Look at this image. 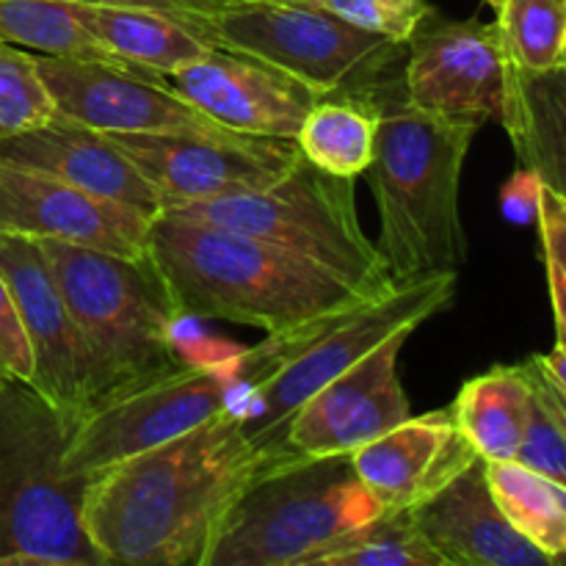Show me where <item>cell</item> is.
Returning <instances> with one entry per match:
<instances>
[{
    "mask_svg": "<svg viewBox=\"0 0 566 566\" xmlns=\"http://www.w3.org/2000/svg\"><path fill=\"white\" fill-rule=\"evenodd\" d=\"M412 517L446 566H551L501 512L481 457L418 503Z\"/></svg>",
    "mask_w": 566,
    "mask_h": 566,
    "instance_id": "18",
    "label": "cell"
},
{
    "mask_svg": "<svg viewBox=\"0 0 566 566\" xmlns=\"http://www.w3.org/2000/svg\"><path fill=\"white\" fill-rule=\"evenodd\" d=\"M558 70H562L564 75H566V48H564V55H562V66H558Z\"/></svg>",
    "mask_w": 566,
    "mask_h": 566,
    "instance_id": "40",
    "label": "cell"
},
{
    "mask_svg": "<svg viewBox=\"0 0 566 566\" xmlns=\"http://www.w3.org/2000/svg\"><path fill=\"white\" fill-rule=\"evenodd\" d=\"M536 224H539L553 318H556V348H566V202L545 182L539 188Z\"/></svg>",
    "mask_w": 566,
    "mask_h": 566,
    "instance_id": "32",
    "label": "cell"
},
{
    "mask_svg": "<svg viewBox=\"0 0 566 566\" xmlns=\"http://www.w3.org/2000/svg\"><path fill=\"white\" fill-rule=\"evenodd\" d=\"M260 475V453L230 403L216 418L125 459L92 481L83 525L103 564L202 566L232 503Z\"/></svg>",
    "mask_w": 566,
    "mask_h": 566,
    "instance_id": "1",
    "label": "cell"
},
{
    "mask_svg": "<svg viewBox=\"0 0 566 566\" xmlns=\"http://www.w3.org/2000/svg\"><path fill=\"white\" fill-rule=\"evenodd\" d=\"M525 368H528L531 385H534V407H531L528 431L517 451V462L528 464L566 486V418L534 359H528Z\"/></svg>",
    "mask_w": 566,
    "mask_h": 566,
    "instance_id": "30",
    "label": "cell"
},
{
    "mask_svg": "<svg viewBox=\"0 0 566 566\" xmlns=\"http://www.w3.org/2000/svg\"><path fill=\"white\" fill-rule=\"evenodd\" d=\"M531 359H534V357H531ZM536 368H539V365H536ZM542 374H545V370H542ZM545 379H547V387H551L553 398H556V403H558V407H562V412H564V418H566V392H562V387H558V385H553L551 376H547V374H545Z\"/></svg>",
    "mask_w": 566,
    "mask_h": 566,
    "instance_id": "38",
    "label": "cell"
},
{
    "mask_svg": "<svg viewBox=\"0 0 566 566\" xmlns=\"http://www.w3.org/2000/svg\"><path fill=\"white\" fill-rule=\"evenodd\" d=\"M475 459L479 453L457 429L451 409L409 415L352 453L357 479L385 512L415 509Z\"/></svg>",
    "mask_w": 566,
    "mask_h": 566,
    "instance_id": "19",
    "label": "cell"
},
{
    "mask_svg": "<svg viewBox=\"0 0 566 566\" xmlns=\"http://www.w3.org/2000/svg\"><path fill=\"white\" fill-rule=\"evenodd\" d=\"M149 258L182 321L216 318L285 335L370 302L291 249L166 210L149 224Z\"/></svg>",
    "mask_w": 566,
    "mask_h": 566,
    "instance_id": "2",
    "label": "cell"
},
{
    "mask_svg": "<svg viewBox=\"0 0 566 566\" xmlns=\"http://www.w3.org/2000/svg\"><path fill=\"white\" fill-rule=\"evenodd\" d=\"M219 44L326 94L387 92L385 75L407 44L332 14L315 0H247L213 17Z\"/></svg>",
    "mask_w": 566,
    "mask_h": 566,
    "instance_id": "9",
    "label": "cell"
},
{
    "mask_svg": "<svg viewBox=\"0 0 566 566\" xmlns=\"http://www.w3.org/2000/svg\"><path fill=\"white\" fill-rule=\"evenodd\" d=\"M501 125L520 166L566 202V75L531 72L509 61Z\"/></svg>",
    "mask_w": 566,
    "mask_h": 566,
    "instance_id": "22",
    "label": "cell"
},
{
    "mask_svg": "<svg viewBox=\"0 0 566 566\" xmlns=\"http://www.w3.org/2000/svg\"><path fill=\"white\" fill-rule=\"evenodd\" d=\"M0 376L33 387V352L22 326L14 293L0 271Z\"/></svg>",
    "mask_w": 566,
    "mask_h": 566,
    "instance_id": "33",
    "label": "cell"
},
{
    "mask_svg": "<svg viewBox=\"0 0 566 566\" xmlns=\"http://www.w3.org/2000/svg\"><path fill=\"white\" fill-rule=\"evenodd\" d=\"M0 158L28 169L48 171L92 197L125 205L149 219L164 210V197L158 188L111 142L108 133L64 116H55L36 130L3 138Z\"/></svg>",
    "mask_w": 566,
    "mask_h": 566,
    "instance_id": "20",
    "label": "cell"
},
{
    "mask_svg": "<svg viewBox=\"0 0 566 566\" xmlns=\"http://www.w3.org/2000/svg\"><path fill=\"white\" fill-rule=\"evenodd\" d=\"M66 6L116 59L153 81H164L213 48L188 22L166 11L86 0H66Z\"/></svg>",
    "mask_w": 566,
    "mask_h": 566,
    "instance_id": "21",
    "label": "cell"
},
{
    "mask_svg": "<svg viewBox=\"0 0 566 566\" xmlns=\"http://www.w3.org/2000/svg\"><path fill=\"white\" fill-rule=\"evenodd\" d=\"M86 3L144 6V9H158V11H166V14H175V17H180L182 22H188V25H191L193 31L199 33V36L208 39V42L213 44V48H221V44H219V33H216V25H213V17L197 14V11L186 9V6H182L180 0H86Z\"/></svg>",
    "mask_w": 566,
    "mask_h": 566,
    "instance_id": "35",
    "label": "cell"
},
{
    "mask_svg": "<svg viewBox=\"0 0 566 566\" xmlns=\"http://www.w3.org/2000/svg\"><path fill=\"white\" fill-rule=\"evenodd\" d=\"M313 566H446L418 531L412 509L385 512L326 547Z\"/></svg>",
    "mask_w": 566,
    "mask_h": 566,
    "instance_id": "27",
    "label": "cell"
},
{
    "mask_svg": "<svg viewBox=\"0 0 566 566\" xmlns=\"http://www.w3.org/2000/svg\"><path fill=\"white\" fill-rule=\"evenodd\" d=\"M166 205L205 202L263 191L302 158L296 138L186 136V133H108Z\"/></svg>",
    "mask_w": 566,
    "mask_h": 566,
    "instance_id": "11",
    "label": "cell"
},
{
    "mask_svg": "<svg viewBox=\"0 0 566 566\" xmlns=\"http://www.w3.org/2000/svg\"><path fill=\"white\" fill-rule=\"evenodd\" d=\"M0 39L39 55L97 61L138 75L72 14L66 0H0Z\"/></svg>",
    "mask_w": 566,
    "mask_h": 566,
    "instance_id": "26",
    "label": "cell"
},
{
    "mask_svg": "<svg viewBox=\"0 0 566 566\" xmlns=\"http://www.w3.org/2000/svg\"><path fill=\"white\" fill-rule=\"evenodd\" d=\"M495 11L503 48L514 66L531 72L562 66L566 48V0H501Z\"/></svg>",
    "mask_w": 566,
    "mask_h": 566,
    "instance_id": "28",
    "label": "cell"
},
{
    "mask_svg": "<svg viewBox=\"0 0 566 566\" xmlns=\"http://www.w3.org/2000/svg\"><path fill=\"white\" fill-rule=\"evenodd\" d=\"M479 122L429 114L407 94L385 105L368 166L379 208V252L396 285L431 274H459L468 235L459 213L464 158Z\"/></svg>",
    "mask_w": 566,
    "mask_h": 566,
    "instance_id": "3",
    "label": "cell"
},
{
    "mask_svg": "<svg viewBox=\"0 0 566 566\" xmlns=\"http://www.w3.org/2000/svg\"><path fill=\"white\" fill-rule=\"evenodd\" d=\"M166 81L193 108L243 136L296 138L304 116L321 99L298 77L224 48H210Z\"/></svg>",
    "mask_w": 566,
    "mask_h": 566,
    "instance_id": "17",
    "label": "cell"
},
{
    "mask_svg": "<svg viewBox=\"0 0 566 566\" xmlns=\"http://www.w3.org/2000/svg\"><path fill=\"white\" fill-rule=\"evenodd\" d=\"M484 3H490L492 9H497V3H501V0H484Z\"/></svg>",
    "mask_w": 566,
    "mask_h": 566,
    "instance_id": "41",
    "label": "cell"
},
{
    "mask_svg": "<svg viewBox=\"0 0 566 566\" xmlns=\"http://www.w3.org/2000/svg\"><path fill=\"white\" fill-rule=\"evenodd\" d=\"M534 407V385L523 365H495L464 381L451 415L464 440L484 462L517 459Z\"/></svg>",
    "mask_w": 566,
    "mask_h": 566,
    "instance_id": "23",
    "label": "cell"
},
{
    "mask_svg": "<svg viewBox=\"0 0 566 566\" xmlns=\"http://www.w3.org/2000/svg\"><path fill=\"white\" fill-rule=\"evenodd\" d=\"M412 335L415 329L398 332L310 396L287 423V451L298 459L352 457L403 423L412 407L398 376V357Z\"/></svg>",
    "mask_w": 566,
    "mask_h": 566,
    "instance_id": "13",
    "label": "cell"
},
{
    "mask_svg": "<svg viewBox=\"0 0 566 566\" xmlns=\"http://www.w3.org/2000/svg\"><path fill=\"white\" fill-rule=\"evenodd\" d=\"M387 103H390V88L379 94H326L304 116L296 133L298 149L326 175L357 180L374 160L379 119Z\"/></svg>",
    "mask_w": 566,
    "mask_h": 566,
    "instance_id": "24",
    "label": "cell"
},
{
    "mask_svg": "<svg viewBox=\"0 0 566 566\" xmlns=\"http://www.w3.org/2000/svg\"><path fill=\"white\" fill-rule=\"evenodd\" d=\"M403 92L429 114L479 122L501 119L509 53L497 22L426 17L407 42Z\"/></svg>",
    "mask_w": 566,
    "mask_h": 566,
    "instance_id": "12",
    "label": "cell"
},
{
    "mask_svg": "<svg viewBox=\"0 0 566 566\" xmlns=\"http://www.w3.org/2000/svg\"><path fill=\"white\" fill-rule=\"evenodd\" d=\"M486 481L509 523L553 564L566 551V486L517 459L486 462Z\"/></svg>",
    "mask_w": 566,
    "mask_h": 566,
    "instance_id": "25",
    "label": "cell"
},
{
    "mask_svg": "<svg viewBox=\"0 0 566 566\" xmlns=\"http://www.w3.org/2000/svg\"><path fill=\"white\" fill-rule=\"evenodd\" d=\"M457 280L459 274H431L403 282L387 296L348 310L302 352L285 359L274 374L249 387L241 412L249 440L260 453V473L298 462L296 453L287 451L285 431L310 396L346 374L392 335L418 329L431 315L451 307L457 298Z\"/></svg>",
    "mask_w": 566,
    "mask_h": 566,
    "instance_id": "8",
    "label": "cell"
},
{
    "mask_svg": "<svg viewBox=\"0 0 566 566\" xmlns=\"http://www.w3.org/2000/svg\"><path fill=\"white\" fill-rule=\"evenodd\" d=\"M315 3L352 25L392 39L396 44H407L426 17L437 11L429 0H315Z\"/></svg>",
    "mask_w": 566,
    "mask_h": 566,
    "instance_id": "31",
    "label": "cell"
},
{
    "mask_svg": "<svg viewBox=\"0 0 566 566\" xmlns=\"http://www.w3.org/2000/svg\"><path fill=\"white\" fill-rule=\"evenodd\" d=\"M381 512L352 457L298 459L260 473L216 528L202 566H313Z\"/></svg>",
    "mask_w": 566,
    "mask_h": 566,
    "instance_id": "6",
    "label": "cell"
},
{
    "mask_svg": "<svg viewBox=\"0 0 566 566\" xmlns=\"http://www.w3.org/2000/svg\"><path fill=\"white\" fill-rule=\"evenodd\" d=\"M36 64L59 116L94 130L235 136V130H227L193 108L169 86V81H149L97 61L53 59L39 53Z\"/></svg>",
    "mask_w": 566,
    "mask_h": 566,
    "instance_id": "14",
    "label": "cell"
},
{
    "mask_svg": "<svg viewBox=\"0 0 566 566\" xmlns=\"http://www.w3.org/2000/svg\"><path fill=\"white\" fill-rule=\"evenodd\" d=\"M534 363L551 376L553 385H558L562 392H566V348H553L551 354H534Z\"/></svg>",
    "mask_w": 566,
    "mask_h": 566,
    "instance_id": "36",
    "label": "cell"
},
{
    "mask_svg": "<svg viewBox=\"0 0 566 566\" xmlns=\"http://www.w3.org/2000/svg\"><path fill=\"white\" fill-rule=\"evenodd\" d=\"M186 9L197 11V14H205V17H216L221 14V11L232 9V6H241L247 3V0H180Z\"/></svg>",
    "mask_w": 566,
    "mask_h": 566,
    "instance_id": "37",
    "label": "cell"
},
{
    "mask_svg": "<svg viewBox=\"0 0 566 566\" xmlns=\"http://www.w3.org/2000/svg\"><path fill=\"white\" fill-rule=\"evenodd\" d=\"M59 116L36 53L0 39V142L36 130Z\"/></svg>",
    "mask_w": 566,
    "mask_h": 566,
    "instance_id": "29",
    "label": "cell"
},
{
    "mask_svg": "<svg viewBox=\"0 0 566 566\" xmlns=\"http://www.w3.org/2000/svg\"><path fill=\"white\" fill-rule=\"evenodd\" d=\"M53 269L92 359V407L114 392L177 368L180 324L158 265L64 241H36Z\"/></svg>",
    "mask_w": 566,
    "mask_h": 566,
    "instance_id": "5",
    "label": "cell"
},
{
    "mask_svg": "<svg viewBox=\"0 0 566 566\" xmlns=\"http://www.w3.org/2000/svg\"><path fill=\"white\" fill-rule=\"evenodd\" d=\"M0 271L14 293L33 352V387L64 412L92 407V359L48 258L33 238L0 235Z\"/></svg>",
    "mask_w": 566,
    "mask_h": 566,
    "instance_id": "16",
    "label": "cell"
},
{
    "mask_svg": "<svg viewBox=\"0 0 566 566\" xmlns=\"http://www.w3.org/2000/svg\"><path fill=\"white\" fill-rule=\"evenodd\" d=\"M539 188L542 180L528 169H520L503 188V208L506 216L514 221H536L539 210Z\"/></svg>",
    "mask_w": 566,
    "mask_h": 566,
    "instance_id": "34",
    "label": "cell"
},
{
    "mask_svg": "<svg viewBox=\"0 0 566 566\" xmlns=\"http://www.w3.org/2000/svg\"><path fill=\"white\" fill-rule=\"evenodd\" d=\"M164 210L291 249L368 298H381L398 287L379 247L359 224L352 177L326 175L304 155L282 180L263 191L166 205Z\"/></svg>",
    "mask_w": 566,
    "mask_h": 566,
    "instance_id": "7",
    "label": "cell"
},
{
    "mask_svg": "<svg viewBox=\"0 0 566 566\" xmlns=\"http://www.w3.org/2000/svg\"><path fill=\"white\" fill-rule=\"evenodd\" d=\"M77 418L0 376V566H105L83 525L94 479L70 475Z\"/></svg>",
    "mask_w": 566,
    "mask_h": 566,
    "instance_id": "4",
    "label": "cell"
},
{
    "mask_svg": "<svg viewBox=\"0 0 566 566\" xmlns=\"http://www.w3.org/2000/svg\"><path fill=\"white\" fill-rule=\"evenodd\" d=\"M235 387H241L235 359L230 365L182 359L177 368L103 398L77 418L66 473L97 479L125 459L197 429L230 407Z\"/></svg>",
    "mask_w": 566,
    "mask_h": 566,
    "instance_id": "10",
    "label": "cell"
},
{
    "mask_svg": "<svg viewBox=\"0 0 566 566\" xmlns=\"http://www.w3.org/2000/svg\"><path fill=\"white\" fill-rule=\"evenodd\" d=\"M551 566H566V551L558 553V556H553V564Z\"/></svg>",
    "mask_w": 566,
    "mask_h": 566,
    "instance_id": "39",
    "label": "cell"
},
{
    "mask_svg": "<svg viewBox=\"0 0 566 566\" xmlns=\"http://www.w3.org/2000/svg\"><path fill=\"white\" fill-rule=\"evenodd\" d=\"M149 224L153 219L138 210L0 158V235L50 238L122 258H144Z\"/></svg>",
    "mask_w": 566,
    "mask_h": 566,
    "instance_id": "15",
    "label": "cell"
}]
</instances>
